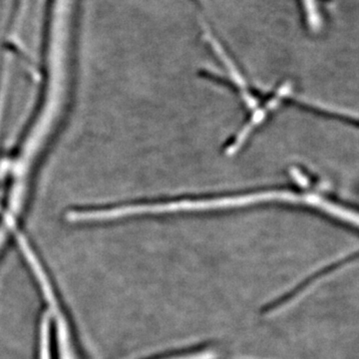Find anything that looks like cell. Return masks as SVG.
Instances as JSON below:
<instances>
[{"mask_svg": "<svg viewBox=\"0 0 359 359\" xmlns=\"http://www.w3.org/2000/svg\"><path fill=\"white\" fill-rule=\"evenodd\" d=\"M203 37L205 43L209 44L215 57L218 58L222 69L218 72L205 68L202 72L203 76L210 81L218 82L226 85L233 90L238 99L242 101L245 109V121L238 132L231 136L224 145V154L233 156L245 147L257 130L266 123V119L276 111L287 105L301 106L304 109L318 112L320 114L337 117L344 120V114L330 110L323 105L306 100L295 92L290 82H285L280 86L271 90H264L249 81L237 62L231 56L223 42L215 34L214 30L208 25L207 21H202Z\"/></svg>", "mask_w": 359, "mask_h": 359, "instance_id": "obj_1", "label": "cell"}, {"mask_svg": "<svg viewBox=\"0 0 359 359\" xmlns=\"http://www.w3.org/2000/svg\"><path fill=\"white\" fill-rule=\"evenodd\" d=\"M248 197L244 191L209 194H183L152 202L137 203L111 209L113 219L142 215H185L233 211L245 209Z\"/></svg>", "mask_w": 359, "mask_h": 359, "instance_id": "obj_2", "label": "cell"}, {"mask_svg": "<svg viewBox=\"0 0 359 359\" xmlns=\"http://www.w3.org/2000/svg\"><path fill=\"white\" fill-rule=\"evenodd\" d=\"M301 7L302 23L309 32L323 29L325 20V7L332 0H297Z\"/></svg>", "mask_w": 359, "mask_h": 359, "instance_id": "obj_3", "label": "cell"}]
</instances>
